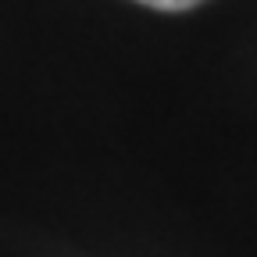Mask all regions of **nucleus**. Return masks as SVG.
<instances>
[{
    "label": "nucleus",
    "instance_id": "obj_1",
    "mask_svg": "<svg viewBox=\"0 0 257 257\" xmlns=\"http://www.w3.org/2000/svg\"><path fill=\"white\" fill-rule=\"evenodd\" d=\"M147 8H157V11H186V8H197L204 0H140Z\"/></svg>",
    "mask_w": 257,
    "mask_h": 257
}]
</instances>
